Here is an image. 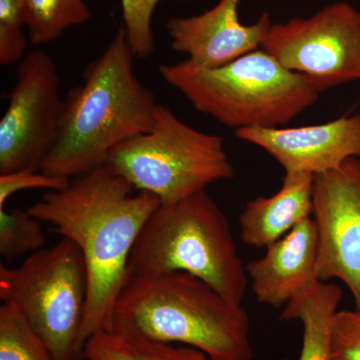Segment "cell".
Wrapping results in <instances>:
<instances>
[{
	"mask_svg": "<svg viewBox=\"0 0 360 360\" xmlns=\"http://www.w3.org/2000/svg\"><path fill=\"white\" fill-rule=\"evenodd\" d=\"M59 84L58 66L47 52H30L18 63L0 120V174L41 168L65 124Z\"/></svg>",
	"mask_w": 360,
	"mask_h": 360,
	"instance_id": "cell-8",
	"label": "cell"
},
{
	"mask_svg": "<svg viewBox=\"0 0 360 360\" xmlns=\"http://www.w3.org/2000/svg\"><path fill=\"white\" fill-rule=\"evenodd\" d=\"M25 0H0V65H11L25 58L27 39Z\"/></svg>",
	"mask_w": 360,
	"mask_h": 360,
	"instance_id": "cell-20",
	"label": "cell"
},
{
	"mask_svg": "<svg viewBox=\"0 0 360 360\" xmlns=\"http://www.w3.org/2000/svg\"><path fill=\"white\" fill-rule=\"evenodd\" d=\"M172 271L198 277L236 304L245 298L248 276L231 224L205 191L151 214L132 248L127 281Z\"/></svg>",
	"mask_w": 360,
	"mask_h": 360,
	"instance_id": "cell-5",
	"label": "cell"
},
{
	"mask_svg": "<svg viewBox=\"0 0 360 360\" xmlns=\"http://www.w3.org/2000/svg\"><path fill=\"white\" fill-rule=\"evenodd\" d=\"M89 295L84 257L70 239L35 251L20 266L0 265V300L20 310L56 360L84 359Z\"/></svg>",
	"mask_w": 360,
	"mask_h": 360,
	"instance_id": "cell-7",
	"label": "cell"
},
{
	"mask_svg": "<svg viewBox=\"0 0 360 360\" xmlns=\"http://www.w3.org/2000/svg\"><path fill=\"white\" fill-rule=\"evenodd\" d=\"M161 0H122L125 35L135 58H146L155 51L151 18ZM186 1V0H181Z\"/></svg>",
	"mask_w": 360,
	"mask_h": 360,
	"instance_id": "cell-21",
	"label": "cell"
},
{
	"mask_svg": "<svg viewBox=\"0 0 360 360\" xmlns=\"http://www.w3.org/2000/svg\"><path fill=\"white\" fill-rule=\"evenodd\" d=\"M40 224L27 210L0 207V257L9 262L44 248L45 234Z\"/></svg>",
	"mask_w": 360,
	"mask_h": 360,
	"instance_id": "cell-19",
	"label": "cell"
},
{
	"mask_svg": "<svg viewBox=\"0 0 360 360\" xmlns=\"http://www.w3.org/2000/svg\"><path fill=\"white\" fill-rule=\"evenodd\" d=\"M87 360H212L196 348L98 333L87 340Z\"/></svg>",
	"mask_w": 360,
	"mask_h": 360,
	"instance_id": "cell-16",
	"label": "cell"
},
{
	"mask_svg": "<svg viewBox=\"0 0 360 360\" xmlns=\"http://www.w3.org/2000/svg\"><path fill=\"white\" fill-rule=\"evenodd\" d=\"M250 319L198 277L182 271L129 278L111 333L200 349L212 360H251Z\"/></svg>",
	"mask_w": 360,
	"mask_h": 360,
	"instance_id": "cell-3",
	"label": "cell"
},
{
	"mask_svg": "<svg viewBox=\"0 0 360 360\" xmlns=\"http://www.w3.org/2000/svg\"><path fill=\"white\" fill-rule=\"evenodd\" d=\"M158 70L196 110L236 130L283 127L314 105L326 90L262 49L219 68H200L184 60L161 65Z\"/></svg>",
	"mask_w": 360,
	"mask_h": 360,
	"instance_id": "cell-4",
	"label": "cell"
},
{
	"mask_svg": "<svg viewBox=\"0 0 360 360\" xmlns=\"http://www.w3.org/2000/svg\"><path fill=\"white\" fill-rule=\"evenodd\" d=\"M134 54L120 30L84 82L65 97V124L40 172L72 180L106 165L116 146L153 129L158 104L134 73Z\"/></svg>",
	"mask_w": 360,
	"mask_h": 360,
	"instance_id": "cell-2",
	"label": "cell"
},
{
	"mask_svg": "<svg viewBox=\"0 0 360 360\" xmlns=\"http://www.w3.org/2000/svg\"><path fill=\"white\" fill-rule=\"evenodd\" d=\"M342 295V290L336 284L317 281L285 305L281 319L303 324L298 360H331V321Z\"/></svg>",
	"mask_w": 360,
	"mask_h": 360,
	"instance_id": "cell-15",
	"label": "cell"
},
{
	"mask_svg": "<svg viewBox=\"0 0 360 360\" xmlns=\"http://www.w3.org/2000/svg\"><path fill=\"white\" fill-rule=\"evenodd\" d=\"M30 39L44 44L58 39L72 26L91 18L84 0H25Z\"/></svg>",
	"mask_w": 360,
	"mask_h": 360,
	"instance_id": "cell-17",
	"label": "cell"
},
{
	"mask_svg": "<svg viewBox=\"0 0 360 360\" xmlns=\"http://www.w3.org/2000/svg\"><path fill=\"white\" fill-rule=\"evenodd\" d=\"M0 360H56L18 307H0Z\"/></svg>",
	"mask_w": 360,
	"mask_h": 360,
	"instance_id": "cell-18",
	"label": "cell"
},
{
	"mask_svg": "<svg viewBox=\"0 0 360 360\" xmlns=\"http://www.w3.org/2000/svg\"><path fill=\"white\" fill-rule=\"evenodd\" d=\"M70 179L49 176L40 170L25 169L0 174V207H6L9 198L20 191L33 188L63 191L70 186Z\"/></svg>",
	"mask_w": 360,
	"mask_h": 360,
	"instance_id": "cell-23",
	"label": "cell"
},
{
	"mask_svg": "<svg viewBox=\"0 0 360 360\" xmlns=\"http://www.w3.org/2000/svg\"><path fill=\"white\" fill-rule=\"evenodd\" d=\"M314 175L285 172L281 189L246 203L239 217L245 245L266 248L314 212Z\"/></svg>",
	"mask_w": 360,
	"mask_h": 360,
	"instance_id": "cell-14",
	"label": "cell"
},
{
	"mask_svg": "<svg viewBox=\"0 0 360 360\" xmlns=\"http://www.w3.org/2000/svg\"><path fill=\"white\" fill-rule=\"evenodd\" d=\"M241 0H219L205 13L168 20L172 49L188 56L187 60L200 68L227 65L262 47L271 28L265 13L253 25H243L238 18Z\"/></svg>",
	"mask_w": 360,
	"mask_h": 360,
	"instance_id": "cell-12",
	"label": "cell"
},
{
	"mask_svg": "<svg viewBox=\"0 0 360 360\" xmlns=\"http://www.w3.org/2000/svg\"><path fill=\"white\" fill-rule=\"evenodd\" d=\"M106 165L136 191L155 195L161 205L234 175L221 137L189 127L161 104L153 129L113 148Z\"/></svg>",
	"mask_w": 360,
	"mask_h": 360,
	"instance_id": "cell-6",
	"label": "cell"
},
{
	"mask_svg": "<svg viewBox=\"0 0 360 360\" xmlns=\"http://www.w3.org/2000/svg\"><path fill=\"white\" fill-rule=\"evenodd\" d=\"M262 49L326 89L359 80L360 13L347 2H338L309 18L272 25Z\"/></svg>",
	"mask_w": 360,
	"mask_h": 360,
	"instance_id": "cell-9",
	"label": "cell"
},
{
	"mask_svg": "<svg viewBox=\"0 0 360 360\" xmlns=\"http://www.w3.org/2000/svg\"><path fill=\"white\" fill-rule=\"evenodd\" d=\"M319 265V234L312 217L267 246L264 257L246 265L252 291L260 304L285 307L315 281Z\"/></svg>",
	"mask_w": 360,
	"mask_h": 360,
	"instance_id": "cell-13",
	"label": "cell"
},
{
	"mask_svg": "<svg viewBox=\"0 0 360 360\" xmlns=\"http://www.w3.org/2000/svg\"><path fill=\"white\" fill-rule=\"evenodd\" d=\"M330 359L360 360V310H340L331 321Z\"/></svg>",
	"mask_w": 360,
	"mask_h": 360,
	"instance_id": "cell-22",
	"label": "cell"
},
{
	"mask_svg": "<svg viewBox=\"0 0 360 360\" xmlns=\"http://www.w3.org/2000/svg\"><path fill=\"white\" fill-rule=\"evenodd\" d=\"M160 205L155 195L136 191L105 165L71 180L63 191L45 193L26 210L72 240L84 255L89 283L84 348L92 335L111 333L132 248Z\"/></svg>",
	"mask_w": 360,
	"mask_h": 360,
	"instance_id": "cell-1",
	"label": "cell"
},
{
	"mask_svg": "<svg viewBox=\"0 0 360 360\" xmlns=\"http://www.w3.org/2000/svg\"><path fill=\"white\" fill-rule=\"evenodd\" d=\"M236 135L264 149L285 172L315 176L336 169L349 158H360V115L291 129H241Z\"/></svg>",
	"mask_w": 360,
	"mask_h": 360,
	"instance_id": "cell-11",
	"label": "cell"
},
{
	"mask_svg": "<svg viewBox=\"0 0 360 360\" xmlns=\"http://www.w3.org/2000/svg\"><path fill=\"white\" fill-rule=\"evenodd\" d=\"M312 200L319 279L342 281L360 310V158L315 175Z\"/></svg>",
	"mask_w": 360,
	"mask_h": 360,
	"instance_id": "cell-10",
	"label": "cell"
}]
</instances>
